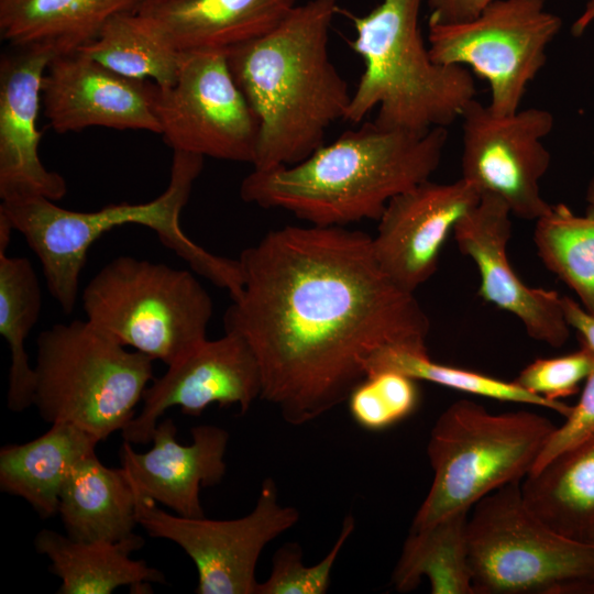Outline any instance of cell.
<instances>
[{
    "instance_id": "1",
    "label": "cell",
    "mask_w": 594,
    "mask_h": 594,
    "mask_svg": "<svg viewBox=\"0 0 594 594\" xmlns=\"http://www.w3.org/2000/svg\"><path fill=\"white\" fill-rule=\"evenodd\" d=\"M243 283L223 322L262 375V399L299 426L346 402L388 346L427 350L430 321L381 267L371 235L286 226L239 256Z\"/></svg>"
},
{
    "instance_id": "2",
    "label": "cell",
    "mask_w": 594,
    "mask_h": 594,
    "mask_svg": "<svg viewBox=\"0 0 594 594\" xmlns=\"http://www.w3.org/2000/svg\"><path fill=\"white\" fill-rule=\"evenodd\" d=\"M338 11L337 0L297 4L273 30L227 53L258 120L253 169L301 162L324 144L331 124L344 120L352 94L328 52Z\"/></svg>"
},
{
    "instance_id": "3",
    "label": "cell",
    "mask_w": 594,
    "mask_h": 594,
    "mask_svg": "<svg viewBox=\"0 0 594 594\" xmlns=\"http://www.w3.org/2000/svg\"><path fill=\"white\" fill-rule=\"evenodd\" d=\"M447 140V128L416 134L365 123L297 164L253 169L242 180L240 196L314 226L378 221L394 197L430 179Z\"/></svg>"
},
{
    "instance_id": "4",
    "label": "cell",
    "mask_w": 594,
    "mask_h": 594,
    "mask_svg": "<svg viewBox=\"0 0 594 594\" xmlns=\"http://www.w3.org/2000/svg\"><path fill=\"white\" fill-rule=\"evenodd\" d=\"M202 166L204 156L174 151L168 186L148 202H121L82 212L33 195L2 201L0 212L40 260L47 289L66 315L76 306L79 277L90 246L106 232L125 224H140L154 231L162 244L194 272L227 289L234 299L243 283L239 260L205 250L180 226L182 210Z\"/></svg>"
},
{
    "instance_id": "5",
    "label": "cell",
    "mask_w": 594,
    "mask_h": 594,
    "mask_svg": "<svg viewBox=\"0 0 594 594\" xmlns=\"http://www.w3.org/2000/svg\"><path fill=\"white\" fill-rule=\"evenodd\" d=\"M422 1L382 0L352 18L355 36L349 44L364 72L344 120L358 123L377 107L376 127L424 134L448 128L475 99L468 68L432 59L419 26Z\"/></svg>"
},
{
    "instance_id": "6",
    "label": "cell",
    "mask_w": 594,
    "mask_h": 594,
    "mask_svg": "<svg viewBox=\"0 0 594 594\" xmlns=\"http://www.w3.org/2000/svg\"><path fill=\"white\" fill-rule=\"evenodd\" d=\"M557 426L527 410L492 414L460 399L444 409L429 436L430 490L410 529L470 510L492 492L525 479Z\"/></svg>"
},
{
    "instance_id": "7",
    "label": "cell",
    "mask_w": 594,
    "mask_h": 594,
    "mask_svg": "<svg viewBox=\"0 0 594 594\" xmlns=\"http://www.w3.org/2000/svg\"><path fill=\"white\" fill-rule=\"evenodd\" d=\"M34 371L33 405L40 416L51 425H75L103 441L134 418L153 381V360L77 319L41 332Z\"/></svg>"
},
{
    "instance_id": "8",
    "label": "cell",
    "mask_w": 594,
    "mask_h": 594,
    "mask_svg": "<svg viewBox=\"0 0 594 594\" xmlns=\"http://www.w3.org/2000/svg\"><path fill=\"white\" fill-rule=\"evenodd\" d=\"M466 539L474 594H594V546L542 522L520 482L473 506Z\"/></svg>"
},
{
    "instance_id": "9",
    "label": "cell",
    "mask_w": 594,
    "mask_h": 594,
    "mask_svg": "<svg viewBox=\"0 0 594 594\" xmlns=\"http://www.w3.org/2000/svg\"><path fill=\"white\" fill-rule=\"evenodd\" d=\"M86 319L124 346L167 366L207 337L212 301L188 271L121 255L81 295Z\"/></svg>"
},
{
    "instance_id": "10",
    "label": "cell",
    "mask_w": 594,
    "mask_h": 594,
    "mask_svg": "<svg viewBox=\"0 0 594 594\" xmlns=\"http://www.w3.org/2000/svg\"><path fill=\"white\" fill-rule=\"evenodd\" d=\"M561 26L544 0H493L468 21L428 22V47L435 62L462 66L484 79L491 110L508 114L520 109Z\"/></svg>"
},
{
    "instance_id": "11",
    "label": "cell",
    "mask_w": 594,
    "mask_h": 594,
    "mask_svg": "<svg viewBox=\"0 0 594 594\" xmlns=\"http://www.w3.org/2000/svg\"><path fill=\"white\" fill-rule=\"evenodd\" d=\"M152 106L173 151L253 165L258 120L232 76L227 53H180L175 82L153 84Z\"/></svg>"
},
{
    "instance_id": "12",
    "label": "cell",
    "mask_w": 594,
    "mask_h": 594,
    "mask_svg": "<svg viewBox=\"0 0 594 594\" xmlns=\"http://www.w3.org/2000/svg\"><path fill=\"white\" fill-rule=\"evenodd\" d=\"M135 495L138 524L150 536L175 542L195 563L198 594H256L255 568L263 549L299 520L297 508L279 503L271 477L262 483L253 510L237 519L183 517L136 490Z\"/></svg>"
},
{
    "instance_id": "13",
    "label": "cell",
    "mask_w": 594,
    "mask_h": 594,
    "mask_svg": "<svg viewBox=\"0 0 594 594\" xmlns=\"http://www.w3.org/2000/svg\"><path fill=\"white\" fill-rule=\"evenodd\" d=\"M460 119L461 178L481 195L499 197L520 219L544 216L551 205L541 195L540 180L550 166L543 140L553 129L552 113L531 107L498 114L475 98Z\"/></svg>"
},
{
    "instance_id": "14",
    "label": "cell",
    "mask_w": 594,
    "mask_h": 594,
    "mask_svg": "<svg viewBox=\"0 0 594 594\" xmlns=\"http://www.w3.org/2000/svg\"><path fill=\"white\" fill-rule=\"evenodd\" d=\"M261 396L262 375L254 353L242 337L226 332L219 339H206L153 378L141 411L124 427L122 437L135 444L151 442L160 418L172 407L197 417L212 404L238 405L245 414Z\"/></svg>"
},
{
    "instance_id": "15",
    "label": "cell",
    "mask_w": 594,
    "mask_h": 594,
    "mask_svg": "<svg viewBox=\"0 0 594 594\" xmlns=\"http://www.w3.org/2000/svg\"><path fill=\"white\" fill-rule=\"evenodd\" d=\"M512 212L497 196L482 194L476 206L455 224L454 241L480 274L479 295L514 315L532 339L553 348L566 343L571 328L556 290L526 285L507 257Z\"/></svg>"
},
{
    "instance_id": "16",
    "label": "cell",
    "mask_w": 594,
    "mask_h": 594,
    "mask_svg": "<svg viewBox=\"0 0 594 594\" xmlns=\"http://www.w3.org/2000/svg\"><path fill=\"white\" fill-rule=\"evenodd\" d=\"M480 198L479 190L463 178L428 179L394 197L372 237L381 267L398 286L414 293L436 273L447 239Z\"/></svg>"
},
{
    "instance_id": "17",
    "label": "cell",
    "mask_w": 594,
    "mask_h": 594,
    "mask_svg": "<svg viewBox=\"0 0 594 594\" xmlns=\"http://www.w3.org/2000/svg\"><path fill=\"white\" fill-rule=\"evenodd\" d=\"M152 82L124 77L76 51L56 55L42 82L45 116L58 133L88 127L161 134Z\"/></svg>"
},
{
    "instance_id": "18",
    "label": "cell",
    "mask_w": 594,
    "mask_h": 594,
    "mask_svg": "<svg viewBox=\"0 0 594 594\" xmlns=\"http://www.w3.org/2000/svg\"><path fill=\"white\" fill-rule=\"evenodd\" d=\"M55 54L40 47H14L0 61V198L67 193L66 180L40 160L36 129L45 70Z\"/></svg>"
},
{
    "instance_id": "19",
    "label": "cell",
    "mask_w": 594,
    "mask_h": 594,
    "mask_svg": "<svg viewBox=\"0 0 594 594\" xmlns=\"http://www.w3.org/2000/svg\"><path fill=\"white\" fill-rule=\"evenodd\" d=\"M176 431L172 419L158 422L152 435L153 447L144 453L134 451L124 440L121 466L139 493L176 515L205 517L200 490L217 485L224 476L229 433L213 425H200L190 430L193 442L180 444Z\"/></svg>"
},
{
    "instance_id": "20",
    "label": "cell",
    "mask_w": 594,
    "mask_h": 594,
    "mask_svg": "<svg viewBox=\"0 0 594 594\" xmlns=\"http://www.w3.org/2000/svg\"><path fill=\"white\" fill-rule=\"evenodd\" d=\"M296 1L144 0L136 12L178 53H228L273 30Z\"/></svg>"
},
{
    "instance_id": "21",
    "label": "cell",
    "mask_w": 594,
    "mask_h": 594,
    "mask_svg": "<svg viewBox=\"0 0 594 594\" xmlns=\"http://www.w3.org/2000/svg\"><path fill=\"white\" fill-rule=\"evenodd\" d=\"M144 0H0V34L14 47H40L56 55L91 43L114 16Z\"/></svg>"
},
{
    "instance_id": "22",
    "label": "cell",
    "mask_w": 594,
    "mask_h": 594,
    "mask_svg": "<svg viewBox=\"0 0 594 594\" xmlns=\"http://www.w3.org/2000/svg\"><path fill=\"white\" fill-rule=\"evenodd\" d=\"M143 543L140 536L117 542L80 541L48 529L34 540L36 551L51 560L52 572L62 581L58 594H111L124 585L133 593L152 592L150 583L164 582L163 573L130 558Z\"/></svg>"
},
{
    "instance_id": "23",
    "label": "cell",
    "mask_w": 594,
    "mask_h": 594,
    "mask_svg": "<svg viewBox=\"0 0 594 594\" xmlns=\"http://www.w3.org/2000/svg\"><path fill=\"white\" fill-rule=\"evenodd\" d=\"M135 503V490L124 469L106 466L94 452L68 474L58 514L73 539L117 542L136 536Z\"/></svg>"
},
{
    "instance_id": "24",
    "label": "cell",
    "mask_w": 594,
    "mask_h": 594,
    "mask_svg": "<svg viewBox=\"0 0 594 594\" xmlns=\"http://www.w3.org/2000/svg\"><path fill=\"white\" fill-rule=\"evenodd\" d=\"M98 442L75 425L56 422L36 439L2 447L1 491L26 501L42 518L52 517L72 469L94 453Z\"/></svg>"
},
{
    "instance_id": "25",
    "label": "cell",
    "mask_w": 594,
    "mask_h": 594,
    "mask_svg": "<svg viewBox=\"0 0 594 594\" xmlns=\"http://www.w3.org/2000/svg\"><path fill=\"white\" fill-rule=\"evenodd\" d=\"M520 488L526 506L549 528L586 542L594 532V438L529 473Z\"/></svg>"
},
{
    "instance_id": "26",
    "label": "cell",
    "mask_w": 594,
    "mask_h": 594,
    "mask_svg": "<svg viewBox=\"0 0 594 594\" xmlns=\"http://www.w3.org/2000/svg\"><path fill=\"white\" fill-rule=\"evenodd\" d=\"M470 510L409 530L392 574L396 591H414L428 579L432 594H474L468 554Z\"/></svg>"
},
{
    "instance_id": "27",
    "label": "cell",
    "mask_w": 594,
    "mask_h": 594,
    "mask_svg": "<svg viewBox=\"0 0 594 594\" xmlns=\"http://www.w3.org/2000/svg\"><path fill=\"white\" fill-rule=\"evenodd\" d=\"M41 309L42 290L31 262L0 252V334L10 348L7 404L14 413L33 405L35 371L29 363L24 343Z\"/></svg>"
},
{
    "instance_id": "28",
    "label": "cell",
    "mask_w": 594,
    "mask_h": 594,
    "mask_svg": "<svg viewBox=\"0 0 594 594\" xmlns=\"http://www.w3.org/2000/svg\"><path fill=\"white\" fill-rule=\"evenodd\" d=\"M78 51L124 77L151 79L158 87L173 85L179 69L180 53L136 11L111 19L91 43Z\"/></svg>"
},
{
    "instance_id": "29",
    "label": "cell",
    "mask_w": 594,
    "mask_h": 594,
    "mask_svg": "<svg viewBox=\"0 0 594 594\" xmlns=\"http://www.w3.org/2000/svg\"><path fill=\"white\" fill-rule=\"evenodd\" d=\"M534 242L544 266L594 317V213L580 216L565 204L551 205L536 221Z\"/></svg>"
},
{
    "instance_id": "30",
    "label": "cell",
    "mask_w": 594,
    "mask_h": 594,
    "mask_svg": "<svg viewBox=\"0 0 594 594\" xmlns=\"http://www.w3.org/2000/svg\"><path fill=\"white\" fill-rule=\"evenodd\" d=\"M378 371H396L416 381H426L466 394L496 400L534 405L566 416L571 406L532 394L518 384L475 371L433 361L427 350L388 346L377 351L366 364V375Z\"/></svg>"
},
{
    "instance_id": "31",
    "label": "cell",
    "mask_w": 594,
    "mask_h": 594,
    "mask_svg": "<svg viewBox=\"0 0 594 594\" xmlns=\"http://www.w3.org/2000/svg\"><path fill=\"white\" fill-rule=\"evenodd\" d=\"M420 399L417 381L396 371L367 374L346 402L353 420L363 429L381 431L410 416Z\"/></svg>"
},
{
    "instance_id": "32",
    "label": "cell",
    "mask_w": 594,
    "mask_h": 594,
    "mask_svg": "<svg viewBox=\"0 0 594 594\" xmlns=\"http://www.w3.org/2000/svg\"><path fill=\"white\" fill-rule=\"evenodd\" d=\"M354 528V518L346 516L330 551L311 566L302 563V551L298 543H285L275 552L271 574L258 583L256 594H324L334 563Z\"/></svg>"
},
{
    "instance_id": "33",
    "label": "cell",
    "mask_w": 594,
    "mask_h": 594,
    "mask_svg": "<svg viewBox=\"0 0 594 594\" xmlns=\"http://www.w3.org/2000/svg\"><path fill=\"white\" fill-rule=\"evenodd\" d=\"M594 363V351L580 345L575 352L537 359L514 380L524 389L551 402L575 395Z\"/></svg>"
},
{
    "instance_id": "34",
    "label": "cell",
    "mask_w": 594,
    "mask_h": 594,
    "mask_svg": "<svg viewBox=\"0 0 594 594\" xmlns=\"http://www.w3.org/2000/svg\"><path fill=\"white\" fill-rule=\"evenodd\" d=\"M594 438V363L584 381V386L576 405L571 406L565 421L557 427L531 472L542 468L558 454ZM530 472V473H531Z\"/></svg>"
},
{
    "instance_id": "35",
    "label": "cell",
    "mask_w": 594,
    "mask_h": 594,
    "mask_svg": "<svg viewBox=\"0 0 594 594\" xmlns=\"http://www.w3.org/2000/svg\"><path fill=\"white\" fill-rule=\"evenodd\" d=\"M428 22L457 23L475 18L493 0H426Z\"/></svg>"
},
{
    "instance_id": "36",
    "label": "cell",
    "mask_w": 594,
    "mask_h": 594,
    "mask_svg": "<svg viewBox=\"0 0 594 594\" xmlns=\"http://www.w3.org/2000/svg\"><path fill=\"white\" fill-rule=\"evenodd\" d=\"M562 307L570 328L579 334L580 345L594 351V317L568 296H562Z\"/></svg>"
},
{
    "instance_id": "37",
    "label": "cell",
    "mask_w": 594,
    "mask_h": 594,
    "mask_svg": "<svg viewBox=\"0 0 594 594\" xmlns=\"http://www.w3.org/2000/svg\"><path fill=\"white\" fill-rule=\"evenodd\" d=\"M594 21V0H590L583 13L575 20L571 32L574 36H581L590 24Z\"/></svg>"
},
{
    "instance_id": "38",
    "label": "cell",
    "mask_w": 594,
    "mask_h": 594,
    "mask_svg": "<svg viewBox=\"0 0 594 594\" xmlns=\"http://www.w3.org/2000/svg\"><path fill=\"white\" fill-rule=\"evenodd\" d=\"M13 230L8 218L0 212V252H7Z\"/></svg>"
},
{
    "instance_id": "39",
    "label": "cell",
    "mask_w": 594,
    "mask_h": 594,
    "mask_svg": "<svg viewBox=\"0 0 594 594\" xmlns=\"http://www.w3.org/2000/svg\"><path fill=\"white\" fill-rule=\"evenodd\" d=\"M585 199L587 202L586 211L594 213V176L588 183Z\"/></svg>"
},
{
    "instance_id": "40",
    "label": "cell",
    "mask_w": 594,
    "mask_h": 594,
    "mask_svg": "<svg viewBox=\"0 0 594 594\" xmlns=\"http://www.w3.org/2000/svg\"><path fill=\"white\" fill-rule=\"evenodd\" d=\"M586 542L594 546V532L587 538Z\"/></svg>"
}]
</instances>
